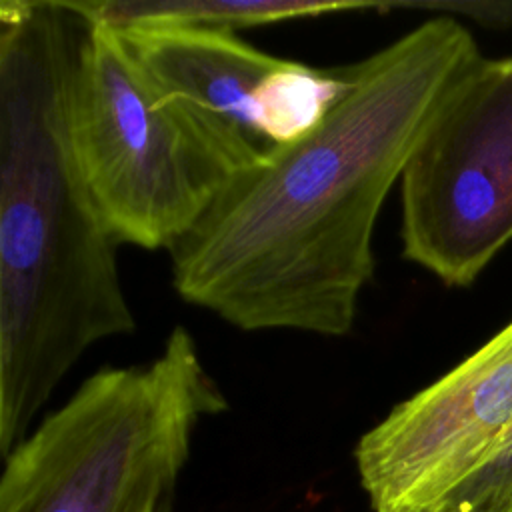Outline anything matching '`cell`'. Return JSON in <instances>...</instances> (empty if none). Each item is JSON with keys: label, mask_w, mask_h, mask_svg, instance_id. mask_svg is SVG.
<instances>
[{"label": "cell", "mask_w": 512, "mask_h": 512, "mask_svg": "<svg viewBox=\"0 0 512 512\" xmlns=\"http://www.w3.org/2000/svg\"><path fill=\"white\" fill-rule=\"evenodd\" d=\"M68 134L80 178L118 244L170 252L236 176L108 24L86 22L68 88Z\"/></svg>", "instance_id": "obj_4"}, {"label": "cell", "mask_w": 512, "mask_h": 512, "mask_svg": "<svg viewBox=\"0 0 512 512\" xmlns=\"http://www.w3.org/2000/svg\"><path fill=\"white\" fill-rule=\"evenodd\" d=\"M512 422V320L354 448L374 512H448Z\"/></svg>", "instance_id": "obj_6"}, {"label": "cell", "mask_w": 512, "mask_h": 512, "mask_svg": "<svg viewBox=\"0 0 512 512\" xmlns=\"http://www.w3.org/2000/svg\"><path fill=\"white\" fill-rule=\"evenodd\" d=\"M402 254L468 286L512 242V58H478L450 86L402 178Z\"/></svg>", "instance_id": "obj_5"}, {"label": "cell", "mask_w": 512, "mask_h": 512, "mask_svg": "<svg viewBox=\"0 0 512 512\" xmlns=\"http://www.w3.org/2000/svg\"><path fill=\"white\" fill-rule=\"evenodd\" d=\"M114 28L150 84L196 122L236 176L276 154L258 130V104L284 58L226 28Z\"/></svg>", "instance_id": "obj_7"}, {"label": "cell", "mask_w": 512, "mask_h": 512, "mask_svg": "<svg viewBox=\"0 0 512 512\" xmlns=\"http://www.w3.org/2000/svg\"><path fill=\"white\" fill-rule=\"evenodd\" d=\"M390 8H422L440 16H466L488 28L512 26V0H432V2H390Z\"/></svg>", "instance_id": "obj_10"}, {"label": "cell", "mask_w": 512, "mask_h": 512, "mask_svg": "<svg viewBox=\"0 0 512 512\" xmlns=\"http://www.w3.org/2000/svg\"><path fill=\"white\" fill-rule=\"evenodd\" d=\"M226 396L176 326L146 364L102 368L4 458L0 512H174L198 424Z\"/></svg>", "instance_id": "obj_3"}, {"label": "cell", "mask_w": 512, "mask_h": 512, "mask_svg": "<svg viewBox=\"0 0 512 512\" xmlns=\"http://www.w3.org/2000/svg\"><path fill=\"white\" fill-rule=\"evenodd\" d=\"M448 512H512V422L458 490Z\"/></svg>", "instance_id": "obj_9"}, {"label": "cell", "mask_w": 512, "mask_h": 512, "mask_svg": "<svg viewBox=\"0 0 512 512\" xmlns=\"http://www.w3.org/2000/svg\"><path fill=\"white\" fill-rule=\"evenodd\" d=\"M84 22L108 26H204L236 30L244 26L314 18L344 10L382 8L374 2H294V0H138L66 2Z\"/></svg>", "instance_id": "obj_8"}, {"label": "cell", "mask_w": 512, "mask_h": 512, "mask_svg": "<svg viewBox=\"0 0 512 512\" xmlns=\"http://www.w3.org/2000/svg\"><path fill=\"white\" fill-rule=\"evenodd\" d=\"M86 22L66 2L0 4V452L88 348L130 334L118 242L74 162L68 88Z\"/></svg>", "instance_id": "obj_2"}, {"label": "cell", "mask_w": 512, "mask_h": 512, "mask_svg": "<svg viewBox=\"0 0 512 512\" xmlns=\"http://www.w3.org/2000/svg\"><path fill=\"white\" fill-rule=\"evenodd\" d=\"M478 58L456 18L434 16L352 64L324 122L234 176L172 246L176 292L240 330L346 336L374 274L384 200Z\"/></svg>", "instance_id": "obj_1"}]
</instances>
